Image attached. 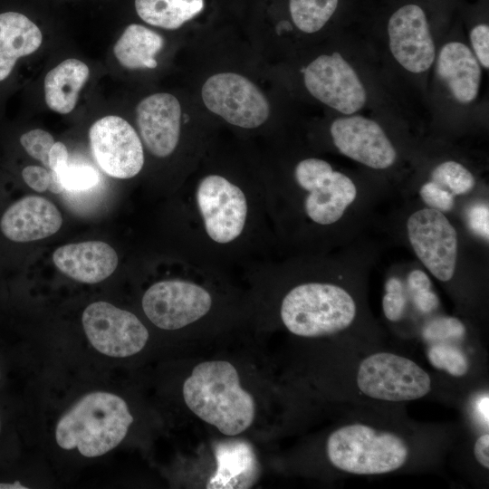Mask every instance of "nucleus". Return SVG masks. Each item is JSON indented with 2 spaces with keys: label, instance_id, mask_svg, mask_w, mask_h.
<instances>
[{
  "label": "nucleus",
  "instance_id": "nucleus-1",
  "mask_svg": "<svg viewBox=\"0 0 489 489\" xmlns=\"http://www.w3.org/2000/svg\"><path fill=\"white\" fill-rule=\"evenodd\" d=\"M183 398L192 413L225 436L243 433L255 417L254 397L241 387L237 369L226 360L197 364L183 384Z\"/></svg>",
  "mask_w": 489,
  "mask_h": 489
},
{
  "label": "nucleus",
  "instance_id": "nucleus-2",
  "mask_svg": "<svg viewBox=\"0 0 489 489\" xmlns=\"http://www.w3.org/2000/svg\"><path fill=\"white\" fill-rule=\"evenodd\" d=\"M133 420L122 398L110 392H91L62 416L55 439L62 449L77 448L83 456H101L120 445Z\"/></svg>",
  "mask_w": 489,
  "mask_h": 489
},
{
  "label": "nucleus",
  "instance_id": "nucleus-3",
  "mask_svg": "<svg viewBox=\"0 0 489 489\" xmlns=\"http://www.w3.org/2000/svg\"><path fill=\"white\" fill-rule=\"evenodd\" d=\"M357 315V304L349 291L331 283H305L283 298L281 318L289 331L307 338L344 331Z\"/></svg>",
  "mask_w": 489,
  "mask_h": 489
},
{
  "label": "nucleus",
  "instance_id": "nucleus-4",
  "mask_svg": "<svg viewBox=\"0 0 489 489\" xmlns=\"http://www.w3.org/2000/svg\"><path fill=\"white\" fill-rule=\"evenodd\" d=\"M327 455L338 469L355 475L393 472L408 460V446L395 433L351 424L333 431L327 439Z\"/></svg>",
  "mask_w": 489,
  "mask_h": 489
},
{
  "label": "nucleus",
  "instance_id": "nucleus-5",
  "mask_svg": "<svg viewBox=\"0 0 489 489\" xmlns=\"http://www.w3.org/2000/svg\"><path fill=\"white\" fill-rule=\"evenodd\" d=\"M294 177L307 192L303 203L306 216L320 225L339 223L348 216L360 195L353 179L321 158L301 160L295 167Z\"/></svg>",
  "mask_w": 489,
  "mask_h": 489
},
{
  "label": "nucleus",
  "instance_id": "nucleus-6",
  "mask_svg": "<svg viewBox=\"0 0 489 489\" xmlns=\"http://www.w3.org/2000/svg\"><path fill=\"white\" fill-rule=\"evenodd\" d=\"M406 234L428 272L440 282H450L458 268L459 237L446 214L427 206L418 208L408 216Z\"/></svg>",
  "mask_w": 489,
  "mask_h": 489
},
{
  "label": "nucleus",
  "instance_id": "nucleus-7",
  "mask_svg": "<svg viewBox=\"0 0 489 489\" xmlns=\"http://www.w3.org/2000/svg\"><path fill=\"white\" fill-rule=\"evenodd\" d=\"M357 385L369 398L398 402L425 397L431 389V379L413 360L394 353L379 352L361 360Z\"/></svg>",
  "mask_w": 489,
  "mask_h": 489
},
{
  "label": "nucleus",
  "instance_id": "nucleus-8",
  "mask_svg": "<svg viewBox=\"0 0 489 489\" xmlns=\"http://www.w3.org/2000/svg\"><path fill=\"white\" fill-rule=\"evenodd\" d=\"M203 102L228 123L254 129L269 117V102L262 91L246 77L234 72L210 76L201 90Z\"/></svg>",
  "mask_w": 489,
  "mask_h": 489
},
{
  "label": "nucleus",
  "instance_id": "nucleus-9",
  "mask_svg": "<svg viewBox=\"0 0 489 489\" xmlns=\"http://www.w3.org/2000/svg\"><path fill=\"white\" fill-rule=\"evenodd\" d=\"M82 321L93 348L109 357L135 355L149 340L147 328L136 315L106 302L89 304Z\"/></svg>",
  "mask_w": 489,
  "mask_h": 489
},
{
  "label": "nucleus",
  "instance_id": "nucleus-10",
  "mask_svg": "<svg viewBox=\"0 0 489 489\" xmlns=\"http://www.w3.org/2000/svg\"><path fill=\"white\" fill-rule=\"evenodd\" d=\"M211 305L212 298L206 289L181 280L156 283L142 297L146 316L154 325L168 331L197 321L209 312Z\"/></svg>",
  "mask_w": 489,
  "mask_h": 489
},
{
  "label": "nucleus",
  "instance_id": "nucleus-11",
  "mask_svg": "<svg viewBox=\"0 0 489 489\" xmlns=\"http://www.w3.org/2000/svg\"><path fill=\"white\" fill-rule=\"evenodd\" d=\"M303 81L314 98L343 114L357 112L367 100L358 74L339 53L320 55L310 62Z\"/></svg>",
  "mask_w": 489,
  "mask_h": 489
},
{
  "label": "nucleus",
  "instance_id": "nucleus-12",
  "mask_svg": "<svg viewBox=\"0 0 489 489\" xmlns=\"http://www.w3.org/2000/svg\"><path fill=\"white\" fill-rule=\"evenodd\" d=\"M90 146L100 168L109 176L135 177L144 164L139 137L124 119L110 115L95 121L89 130Z\"/></svg>",
  "mask_w": 489,
  "mask_h": 489
},
{
  "label": "nucleus",
  "instance_id": "nucleus-13",
  "mask_svg": "<svg viewBox=\"0 0 489 489\" xmlns=\"http://www.w3.org/2000/svg\"><path fill=\"white\" fill-rule=\"evenodd\" d=\"M197 202L206 231L216 243L237 238L244 226L247 204L244 192L225 177L209 175L197 190Z\"/></svg>",
  "mask_w": 489,
  "mask_h": 489
},
{
  "label": "nucleus",
  "instance_id": "nucleus-14",
  "mask_svg": "<svg viewBox=\"0 0 489 489\" xmlns=\"http://www.w3.org/2000/svg\"><path fill=\"white\" fill-rule=\"evenodd\" d=\"M334 146L344 156L373 169H387L397 159V150L383 129L360 115L339 118L330 128Z\"/></svg>",
  "mask_w": 489,
  "mask_h": 489
},
{
  "label": "nucleus",
  "instance_id": "nucleus-15",
  "mask_svg": "<svg viewBox=\"0 0 489 489\" xmlns=\"http://www.w3.org/2000/svg\"><path fill=\"white\" fill-rule=\"evenodd\" d=\"M389 48L396 61L407 71L421 73L435 60V44L424 10L408 4L398 8L388 24Z\"/></svg>",
  "mask_w": 489,
  "mask_h": 489
},
{
  "label": "nucleus",
  "instance_id": "nucleus-16",
  "mask_svg": "<svg viewBox=\"0 0 489 489\" xmlns=\"http://www.w3.org/2000/svg\"><path fill=\"white\" fill-rule=\"evenodd\" d=\"M137 124L149 151L156 157L169 156L180 135L181 106L172 94L160 92L143 99L137 106Z\"/></svg>",
  "mask_w": 489,
  "mask_h": 489
},
{
  "label": "nucleus",
  "instance_id": "nucleus-17",
  "mask_svg": "<svg viewBox=\"0 0 489 489\" xmlns=\"http://www.w3.org/2000/svg\"><path fill=\"white\" fill-rule=\"evenodd\" d=\"M62 224V215L51 201L38 196H28L5 210L0 220V228L9 240L26 243L55 234Z\"/></svg>",
  "mask_w": 489,
  "mask_h": 489
},
{
  "label": "nucleus",
  "instance_id": "nucleus-18",
  "mask_svg": "<svg viewBox=\"0 0 489 489\" xmlns=\"http://www.w3.org/2000/svg\"><path fill=\"white\" fill-rule=\"evenodd\" d=\"M53 261L66 276L83 283H97L113 273L119 259L107 243L88 241L58 247Z\"/></svg>",
  "mask_w": 489,
  "mask_h": 489
},
{
  "label": "nucleus",
  "instance_id": "nucleus-19",
  "mask_svg": "<svg viewBox=\"0 0 489 489\" xmlns=\"http://www.w3.org/2000/svg\"><path fill=\"white\" fill-rule=\"evenodd\" d=\"M216 468L206 488L252 487L259 478V462L252 446L244 440H226L215 445Z\"/></svg>",
  "mask_w": 489,
  "mask_h": 489
},
{
  "label": "nucleus",
  "instance_id": "nucleus-20",
  "mask_svg": "<svg viewBox=\"0 0 489 489\" xmlns=\"http://www.w3.org/2000/svg\"><path fill=\"white\" fill-rule=\"evenodd\" d=\"M436 72L457 101L469 103L476 98L481 69L476 57L465 44L459 42L446 43L438 54Z\"/></svg>",
  "mask_w": 489,
  "mask_h": 489
},
{
  "label": "nucleus",
  "instance_id": "nucleus-21",
  "mask_svg": "<svg viewBox=\"0 0 489 489\" xmlns=\"http://www.w3.org/2000/svg\"><path fill=\"white\" fill-rule=\"evenodd\" d=\"M42 40L38 26L24 14L0 13V82L10 75L19 58L34 53Z\"/></svg>",
  "mask_w": 489,
  "mask_h": 489
},
{
  "label": "nucleus",
  "instance_id": "nucleus-22",
  "mask_svg": "<svg viewBox=\"0 0 489 489\" xmlns=\"http://www.w3.org/2000/svg\"><path fill=\"white\" fill-rule=\"evenodd\" d=\"M89 74V67L80 60L67 59L59 63L44 78L46 105L60 114L71 112Z\"/></svg>",
  "mask_w": 489,
  "mask_h": 489
},
{
  "label": "nucleus",
  "instance_id": "nucleus-23",
  "mask_svg": "<svg viewBox=\"0 0 489 489\" xmlns=\"http://www.w3.org/2000/svg\"><path fill=\"white\" fill-rule=\"evenodd\" d=\"M164 45L163 37L140 24H129L113 47L119 63L128 69H154L155 55Z\"/></svg>",
  "mask_w": 489,
  "mask_h": 489
},
{
  "label": "nucleus",
  "instance_id": "nucleus-24",
  "mask_svg": "<svg viewBox=\"0 0 489 489\" xmlns=\"http://www.w3.org/2000/svg\"><path fill=\"white\" fill-rule=\"evenodd\" d=\"M138 15L147 24L174 30L204 8V0H135Z\"/></svg>",
  "mask_w": 489,
  "mask_h": 489
},
{
  "label": "nucleus",
  "instance_id": "nucleus-25",
  "mask_svg": "<svg viewBox=\"0 0 489 489\" xmlns=\"http://www.w3.org/2000/svg\"><path fill=\"white\" fill-rule=\"evenodd\" d=\"M339 0H290L289 9L295 26L303 33L321 30L337 9Z\"/></svg>",
  "mask_w": 489,
  "mask_h": 489
},
{
  "label": "nucleus",
  "instance_id": "nucleus-26",
  "mask_svg": "<svg viewBox=\"0 0 489 489\" xmlns=\"http://www.w3.org/2000/svg\"><path fill=\"white\" fill-rule=\"evenodd\" d=\"M430 180L455 197L470 194L476 185L473 173L455 160H446L436 165L431 171Z\"/></svg>",
  "mask_w": 489,
  "mask_h": 489
},
{
  "label": "nucleus",
  "instance_id": "nucleus-27",
  "mask_svg": "<svg viewBox=\"0 0 489 489\" xmlns=\"http://www.w3.org/2000/svg\"><path fill=\"white\" fill-rule=\"evenodd\" d=\"M427 359L433 367L454 377L464 376L469 369L465 354L459 348L446 341L435 342L427 351Z\"/></svg>",
  "mask_w": 489,
  "mask_h": 489
},
{
  "label": "nucleus",
  "instance_id": "nucleus-28",
  "mask_svg": "<svg viewBox=\"0 0 489 489\" xmlns=\"http://www.w3.org/2000/svg\"><path fill=\"white\" fill-rule=\"evenodd\" d=\"M406 288L400 278L390 276L385 283L382 309L385 317L390 321H399L406 312Z\"/></svg>",
  "mask_w": 489,
  "mask_h": 489
},
{
  "label": "nucleus",
  "instance_id": "nucleus-29",
  "mask_svg": "<svg viewBox=\"0 0 489 489\" xmlns=\"http://www.w3.org/2000/svg\"><path fill=\"white\" fill-rule=\"evenodd\" d=\"M465 332V326L458 319L444 316L428 321L423 329V337L428 341L441 342L449 339H462Z\"/></svg>",
  "mask_w": 489,
  "mask_h": 489
},
{
  "label": "nucleus",
  "instance_id": "nucleus-30",
  "mask_svg": "<svg viewBox=\"0 0 489 489\" xmlns=\"http://www.w3.org/2000/svg\"><path fill=\"white\" fill-rule=\"evenodd\" d=\"M57 177L63 188L70 191L89 189L94 187L100 178L99 173L92 167L74 164H68Z\"/></svg>",
  "mask_w": 489,
  "mask_h": 489
},
{
  "label": "nucleus",
  "instance_id": "nucleus-31",
  "mask_svg": "<svg viewBox=\"0 0 489 489\" xmlns=\"http://www.w3.org/2000/svg\"><path fill=\"white\" fill-rule=\"evenodd\" d=\"M24 150L36 160L48 167L49 151L54 144L53 136L43 129H32L20 137Z\"/></svg>",
  "mask_w": 489,
  "mask_h": 489
},
{
  "label": "nucleus",
  "instance_id": "nucleus-32",
  "mask_svg": "<svg viewBox=\"0 0 489 489\" xmlns=\"http://www.w3.org/2000/svg\"><path fill=\"white\" fill-rule=\"evenodd\" d=\"M418 193L426 206L442 213H449L455 206V197L431 180L422 184Z\"/></svg>",
  "mask_w": 489,
  "mask_h": 489
},
{
  "label": "nucleus",
  "instance_id": "nucleus-33",
  "mask_svg": "<svg viewBox=\"0 0 489 489\" xmlns=\"http://www.w3.org/2000/svg\"><path fill=\"white\" fill-rule=\"evenodd\" d=\"M465 219L471 232L488 243L489 239V208L488 203L478 202L466 211Z\"/></svg>",
  "mask_w": 489,
  "mask_h": 489
},
{
  "label": "nucleus",
  "instance_id": "nucleus-34",
  "mask_svg": "<svg viewBox=\"0 0 489 489\" xmlns=\"http://www.w3.org/2000/svg\"><path fill=\"white\" fill-rule=\"evenodd\" d=\"M470 40L476 59L486 69L489 68V26L475 25L470 33Z\"/></svg>",
  "mask_w": 489,
  "mask_h": 489
},
{
  "label": "nucleus",
  "instance_id": "nucleus-35",
  "mask_svg": "<svg viewBox=\"0 0 489 489\" xmlns=\"http://www.w3.org/2000/svg\"><path fill=\"white\" fill-rule=\"evenodd\" d=\"M24 182L34 191L43 192L48 189L50 171L39 166H27L22 171Z\"/></svg>",
  "mask_w": 489,
  "mask_h": 489
},
{
  "label": "nucleus",
  "instance_id": "nucleus-36",
  "mask_svg": "<svg viewBox=\"0 0 489 489\" xmlns=\"http://www.w3.org/2000/svg\"><path fill=\"white\" fill-rule=\"evenodd\" d=\"M410 293L415 307L422 313H430L439 306V299L432 288Z\"/></svg>",
  "mask_w": 489,
  "mask_h": 489
},
{
  "label": "nucleus",
  "instance_id": "nucleus-37",
  "mask_svg": "<svg viewBox=\"0 0 489 489\" xmlns=\"http://www.w3.org/2000/svg\"><path fill=\"white\" fill-rule=\"evenodd\" d=\"M69 164V153L62 142H54L48 155V168L55 175H59Z\"/></svg>",
  "mask_w": 489,
  "mask_h": 489
},
{
  "label": "nucleus",
  "instance_id": "nucleus-38",
  "mask_svg": "<svg viewBox=\"0 0 489 489\" xmlns=\"http://www.w3.org/2000/svg\"><path fill=\"white\" fill-rule=\"evenodd\" d=\"M489 435L479 436L474 446V454L477 462L484 468H489Z\"/></svg>",
  "mask_w": 489,
  "mask_h": 489
},
{
  "label": "nucleus",
  "instance_id": "nucleus-39",
  "mask_svg": "<svg viewBox=\"0 0 489 489\" xmlns=\"http://www.w3.org/2000/svg\"><path fill=\"white\" fill-rule=\"evenodd\" d=\"M488 395L482 397L481 398H478L476 402V412L479 415L480 418L484 421V423H486L488 426Z\"/></svg>",
  "mask_w": 489,
  "mask_h": 489
},
{
  "label": "nucleus",
  "instance_id": "nucleus-40",
  "mask_svg": "<svg viewBox=\"0 0 489 489\" xmlns=\"http://www.w3.org/2000/svg\"><path fill=\"white\" fill-rule=\"evenodd\" d=\"M27 487L21 484L18 481L9 484V483H3L0 484V489H26Z\"/></svg>",
  "mask_w": 489,
  "mask_h": 489
},
{
  "label": "nucleus",
  "instance_id": "nucleus-41",
  "mask_svg": "<svg viewBox=\"0 0 489 489\" xmlns=\"http://www.w3.org/2000/svg\"><path fill=\"white\" fill-rule=\"evenodd\" d=\"M0 428H1V423H0Z\"/></svg>",
  "mask_w": 489,
  "mask_h": 489
}]
</instances>
